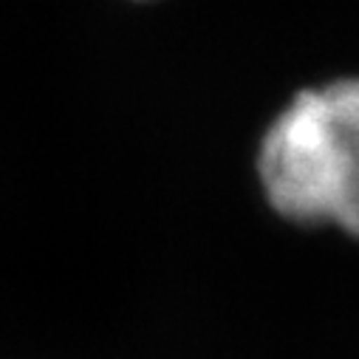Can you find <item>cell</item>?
Listing matches in <instances>:
<instances>
[{"mask_svg": "<svg viewBox=\"0 0 359 359\" xmlns=\"http://www.w3.org/2000/svg\"><path fill=\"white\" fill-rule=\"evenodd\" d=\"M257 170L283 218L359 238V79L297 94L266 130Z\"/></svg>", "mask_w": 359, "mask_h": 359, "instance_id": "obj_1", "label": "cell"}]
</instances>
